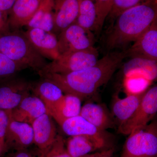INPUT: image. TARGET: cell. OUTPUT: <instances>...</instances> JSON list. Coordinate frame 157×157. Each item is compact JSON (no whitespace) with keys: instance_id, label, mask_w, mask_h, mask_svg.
Here are the masks:
<instances>
[{"instance_id":"cell-22","label":"cell","mask_w":157,"mask_h":157,"mask_svg":"<svg viewBox=\"0 0 157 157\" xmlns=\"http://www.w3.org/2000/svg\"><path fill=\"white\" fill-rule=\"evenodd\" d=\"M143 95H127L122 99L116 98L112 105V112L119 126L131 117L140 104Z\"/></svg>"},{"instance_id":"cell-34","label":"cell","mask_w":157,"mask_h":157,"mask_svg":"<svg viewBox=\"0 0 157 157\" xmlns=\"http://www.w3.org/2000/svg\"><path fill=\"white\" fill-rule=\"evenodd\" d=\"M113 150L112 148L104 150L101 151L96 152L94 153L89 154L82 157H103L108 155H113Z\"/></svg>"},{"instance_id":"cell-28","label":"cell","mask_w":157,"mask_h":157,"mask_svg":"<svg viewBox=\"0 0 157 157\" xmlns=\"http://www.w3.org/2000/svg\"><path fill=\"white\" fill-rule=\"evenodd\" d=\"M97 12L96 31H100L112 9L113 0H93Z\"/></svg>"},{"instance_id":"cell-33","label":"cell","mask_w":157,"mask_h":157,"mask_svg":"<svg viewBox=\"0 0 157 157\" xmlns=\"http://www.w3.org/2000/svg\"><path fill=\"white\" fill-rule=\"evenodd\" d=\"M16 0H0V10L8 17Z\"/></svg>"},{"instance_id":"cell-19","label":"cell","mask_w":157,"mask_h":157,"mask_svg":"<svg viewBox=\"0 0 157 157\" xmlns=\"http://www.w3.org/2000/svg\"><path fill=\"white\" fill-rule=\"evenodd\" d=\"M42 78L36 84H33L32 91L43 102L48 113L61 99L64 93L53 82Z\"/></svg>"},{"instance_id":"cell-24","label":"cell","mask_w":157,"mask_h":157,"mask_svg":"<svg viewBox=\"0 0 157 157\" xmlns=\"http://www.w3.org/2000/svg\"><path fill=\"white\" fill-rule=\"evenodd\" d=\"M79 10L75 23L86 29L96 30L97 12L93 0H78Z\"/></svg>"},{"instance_id":"cell-3","label":"cell","mask_w":157,"mask_h":157,"mask_svg":"<svg viewBox=\"0 0 157 157\" xmlns=\"http://www.w3.org/2000/svg\"><path fill=\"white\" fill-rule=\"evenodd\" d=\"M0 52L26 69L38 72L48 63L36 50L24 32L12 31L0 37Z\"/></svg>"},{"instance_id":"cell-7","label":"cell","mask_w":157,"mask_h":157,"mask_svg":"<svg viewBox=\"0 0 157 157\" xmlns=\"http://www.w3.org/2000/svg\"><path fill=\"white\" fill-rule=\"evenodd\" d=\"M60 55L78 51L94 47V37L92 32L74 23L58 35Z\"/></svg>"},{"instance_id":"cell-4","label":"cell","mask_w":157,"mask_h":157,"mask_svg":"<svg viewBox=\"0 0 157 157\" xmlns=\"http://www.w3.org/2000/svg\"><path fill=\"white\" fill-rule=\"evenodd\" d=\"M99 52L94 47L62 54L55 60L48 63L38 72L40 76L48 73L65 74L84 70L98 62Z\"/></svg>"},{"instance_id":"cell-32","label":"cell","mask_w":157,"mask_h":157,"mask_svg":"<svg viewBox=\"0 0 157 157\" xmlns=\"http://www.w3.org/2000/svg\"><path fill=\"white\" fill-rule=\"evenodd\" d=\"M8 17L0 10V32L4 34L11 31L8 24Z\"/></svg>"},{"instance_id":"cell-35","label":"cell","mask_w":157,"mask_h":157,"mask_svg":"<svg viewBox=\"0 0 157 157\" xmlns=\"http://www.w3.org/2000/svg\"><path fill=\"white\" fill-rule=\"evenodd\" d=\"M7 151V150L5 142L0 141V157H2Z\"/></svg>"},{"instance_id":"cell-23","label":"cell","mask_w":157,"mask_h":157,"mask_svg":"<svg viewBox=\"0 0 157 157\" xmlns=\"http://www.w3.org/2000/svg\"><path fill=\"white\" fill-rule=\"evenodd\" d=\"M125 76L136 74L140 75L151 81L157 78V62L140 58H133L125 66Z\"/></svg>"},{"instance_id":"cell-9","label":"cell","mask_w":157,"mask_h":157,"mask_svg":"<svg viewBox=\"0 0 157 157\" xmlns=\"http://www.w3.org/2000/svg\"><path fill=\"white\" fill-rule=\"evenodd\" d=\"M4 140L7 151L28 149L34 143L32 125L14 120L11 117Z\"/></svg>"},{"instance_id":"cell-5","label":"cell","mask_w":157,"mask_h":157,"mask_svg":"<svg viewBox=\"0 0 157 157\" xmlns=\"http://www.w3.org/2000/svg\"><path fill=\"white\" fill-rule=\"evenodd\" d=\"M120 157H157L156 121L129 134Z\"/></svg>"},{"instance_id":"cell-14","label":"cell","mask_w":157,"mask_h":157,"mask_svg":"<svg viewBox=\"0 0 157 157\" xmlns=\"http://www.w3.org/2000/svg\"><path fill=\"white\" fill-rule=\"evenodd\" d=\"M78 10V0H54V33L58 35L75 23Z\"/></svg>"},{"instance_id":"cell-1","label":"cell","mask_w":157,"mask_h":157,"mask_svg":"<svg viewBox=\"0 0 157 157\" xmlns=\"http://www.w3.org/2000/svg\"><path fill=\"white\" fill-rule=\"evenodd\" d=\"M126 57L125 52H111L84 70L65 74L48 73L40 76L53 82L64 94L77 96L82 101L92 96L106 84Z\"/></svg>"},{"instance_id":"cell-27","label":"cell","mask_w":157,"mask_h":157,"mask_svg":"<svg viewBox=\"0 0 157 157\" xmlns=\"http://www.w3.org/2000/svg\"><path fill=\"white\" fill-rule=\"evenodd\" d=\"M39 153L40 157H72L65 146L63 138L59 135L52 144Z\"/></svg>"},{"instance_id":"cell-2","label":"cell","mask_w":157,"mask_h":157,"mask_svg":"<svg viewBox=\"0 0 157 157\" xmlns=\"http://www.w3.org/2000/svg\"><path fill=\"white\" fill-rule=\"evenodd\" d=\"M157 19V0H151L127 9L116 18L106 40L109 49L135 42Z\"/></svg>"},{"instance_id":"cell-21","label":"cell","mask_w":157,"mask_h":157,"mask_svg":"<svg viewBox=\"0 0 157 157\" xmlns=\"http://www.w3.org/2000/svg\"><path fill=\"white\" fill-rule=\"evenodd\" d=\"M53 7L54 0H43L39 9L26 25L27 28L41 29L53 33Z\"/></svg>"},{"instance_id":"cell-17","label":"cell","mask_w":157,"mask_h":157,"mask_svg":"<svg viewBox=\"0 0 157 157\" xmlns=\"http://www.w3.org/2000/svg\"><path fill=\"white\" fill-rule=\"evenodd\" d=\"M81 102L77 96L65 94L48 113L60 126L66 120L79 115Z\"/></svg>"},{"instance_id":"cell-36","label":"cell","mask_w":157,"mask_h":157,"mask_svg":"<svg viewBox=\"0 0 157 157\" xmlns=\"http://www.w3.org/2000/svg\"><path fill=\"white\" fill-rule=\"evenodd\" d=\"M112 155H107L104 156L103 157H112Z\"/></svg>"},{"instance_id":"cell-30","label":"cell","mask_w":157,"mask_h":157,"mask_svg":"<svg viewBox=\"0 0 157 157\" xmlns=\"http://www.w3.org/2000/svg\"><path fill=\"white\" fill-rule=\"evenodd\" d=\"M10 118V111L0 109V141L5 142V135Z\"/></svg>"},{"instance_id":"cell-12","label":"cell","mask_w":157,"mask_h":157,"mask_svg":"<svg viewBox=\"0 0 157 157\" xmlns=\"http://www.w3.org/2000/svg\"><path fill=\"white\" fill-rule=\"evenodd\" d=\"M108 135H77L70 136L67 142L68 152L72 157H82L103 149L108 145Z\"/></svg>"},{"instance_id":"cell-16","label":"cell","mask_w":157,"mask_h":157,"mask_svg":"<svg viewBox=\"0 0 157 157\" xmlns=\"http://www.w3.org/2000/svg\"><path fill=\"white\" fill-rule=\"evenodd\" d=\"M46 113L47 109L41 99L30 94L10 111V115L14 120L31 125L35 120Z\"/></svg>"},{"instance_id":"cell-26","label":"cell","mask_w":157,"mask_h":157,"mask_svg":"<svg viewBox=\"0 0 157 157\" xmlns=\"http://www.w3.org/2000/svg\"><path fill=\"white\" fill-rule=\"evenodd\" d=\"M26 69L0 52V81L16 76L18 72Z\"/></svg>"},{"instance_id":"cell-11","label":"cell","mask_w":157,"mask_h":157,"mask_svg":"<svg viewBox=\"0 0 157 157\" xmlns=\"http://www.w3.org/2000/svg\"><path fill=\"white\" fill-rule=\"evenodd\" d=\"M24 33L34 48L44 58L53 61L59 56L57 37L54 33L30 28Z\"/></svg>"},{"instance_id":"cell-31","label":"cell","mask_w":157,"mask_h":157,"mask_svg":"<svg viewBox=\"0 0 157 157\" xmlns=\"http://www.w3.org/2000/svg\"><path fill=\"white\" fill-rule=\"evenodd\" d=\"M11 152L3 155L2 157H40L39 153L38 155L29 151L28 149L20 150H12Z\"/></svg>"},{"instance_id":"cell-29","label":"cell","mask_w":157,"mask_h":157,"mask_svg":"<svg viewBox=\"0 0 157 157\" xmlns=\"http://www.w3.org/2000/svg\"><path fill=\"white\" fill-rule=\"evenodd\" d=\"M150 1L151 0H113L112 9L108 16L112 19H116L127 9Z\"/></svg>"},{"instance_id":"cell-10","label":"cell","mask_w":157,"mask_h":157,"mask_svg":"<svg viewBox=\"0 0 157 157\" xmlns=\"http://www.w3.org/2000/svg\"><path fill=\"white\" fill-rule=\"evenodd\" d=\"M157 20L125 52L126 56L153 61L157 60Z\"/></svg>"},{"instance_id":"cell-18","label":"cell","mask_w":157,"mask_h":157,"mask_svg":"<svg viewBox=\"0 0 157 157\" xmlns=\"http://www.w3.org/2000/svg\"><path fill=\"white\" fill-rule=\"evenodd\" d=\"M79 115L97 128L105 131L114 127V122L107 109L100 104L88 103L82 107Z\"/></svg>"},{"instance_id":"cell-20","label":"cell","mask_w":157,"mask_h":157,"mask_svg":"<svg viewBox=\"0 0 157 157\" xmlns=\"http://www.w3.org/2000/svg\"><path fill=\"white\" fill-rule=\"evenodd\" d=\"M60 126L65 134L70 136H99L107 134L105 131L99 130L79 115L66 120Z\"/></svg>"},{"instance_id":"cell-13","label":"cell","mask_w":157,"mask_h":157,"mask_svg":"<svg viewBox=\"0 0 157 157\" xmlns=\"http://www.w3.org/2000/svg\"><path fill=\"white\" fill-rule=\"evenodd\" d=\"M43 0H16L9 12L8 22L11 31L26 26Z\"/></svg>"},{"instance_id":"cell-8","label":"cell","mask_w":157,"mask_h":157,"mask_svg":"<svg viewBox=\"0 0 157 157\" xmlns=\"http://www.w3.org/2000/svg\"><path fill=\"white\" fill-rule=\"evenodd\" d=\"M33 84L16 76L0 81V109L11 111L30 95Z\"/></svg>"},{"instance_id":"cell-6","label":"cell","mask_w":157,"mask_h":157,"mask_svg":"<svg viewBox=\"0 0 157 157\" xmlns=\"http://www.w3.org/2000/svg\"><path fill=\"white\" fill-rule=\"evenodd\" d=\"M157 112V87L155 86L144 94L140 104L131 117L119 126V133L129 135L135 130L146 126Z\"/></svg>"},{"instance_id":"cell-15","label":"cell","mask_w":157,"mask_h":157,"mask_svg":"<svg viewBox=\"0 0 157 157\" xmlns=\"http://www.w3.org/2000/svg\"><path fill=\"white\" fill-rule=\"evenodd\" d=\"M31 125L33 131V144L39 151L47 148L56 138L58 135L54 120L48 113L35 120Z\"/></svg>"},{"instance_id":"cell-25","label":"cell","mask_w":157,"mask_h":157,"mask_svg":"<svg viewBox=\"0 0 157 157\" xmlns=\"http://www.w3.org/2000/svg\"><path fill=\"white\" fill-rule=\"evenodd\" d=\"M152 82L140 75L125 76L124 87L127 95H141L147 90Z\"/></svg>"}]
</instances>
